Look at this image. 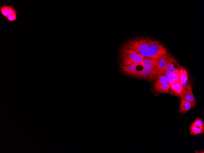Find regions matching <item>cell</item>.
I'll return each mask as SVG.
<instances>
[{"mask_svg":"<svg viewBox=\"0 0 204 153\" xmlns=\"http://www.w3.org/2000/svg\"><path fill=\"white\" fill-rule=\"evenodd\" d=\"M122 49L134 50L142 56L155 61L167 54L166 47L158 41L148 37H139L129 41Z\"/></svg>","mask_w":204,"mask_h":153,"instance_id":"6da1fadb","label":"cell"},{"mask_svg":"<svg viewBox=\"0 0 204 153\" xmlns=\"http://www.w3.org/2000/svg\"><path fill=\"white\" fill-rule=\"evenodd\" d=\"M157 61L150 59L144 60L138 64L143 68L138 71L135 77L143 78H149L151 80L156 75L158 76L160 73L157 66Z\"/></svg>","mask_w":204,"mask_h":153,"instance_id":"7a4b0ae2","label":"cell"},{"mask_svg":"<svg viewBox=\"0 0 204 153\" xmlns=\"http://www.w3.org/2000/svg\"><path fill=\"white\" fill-rule=\"evenodd\" d=\"M121 53V65L122 66L130 65L133 64H139L144 60L149 59L132 50L122 49Z\"/></svg>","mask_w":204,"mask_h":153,"instance_id":"3957f363","label":"cell"},{"mask_svg":"<svg viewBox=\"0 0 204 153\" xmlns=\"http://www.w3.org/2000/svg\"><path fill=\"white\" fill-rule=\"evenodd\" d=\"M173 57L171 54L168 53L157 60L156 64L160 74L162 73L166 70L168 62Z\"/></svg>","mask_w":204,"mask_h":153,"instance_id":"277c9868","label":"cell"},{"mask_svg":"<svg viewBox=\"0 0 204 153\" xmlns=\"http://www.w3.org/2000/svg\"><path fill=\"white\" fill-rule=\"evenodd\" d=\"M169 86L172 92L180 97L183 96L186 92L187 90H184L183 88L180 80L172 83Z\"/></svg>","mask_w":204,"mask_h":153,"instance_id":"5b68a950","label":"cell"},{"mask_svg":"<svg viewBox=\"0 0 204 153\" xmlns=\"http://www.w3.org/2000/svg\"><path fill=\"white\" fill-rule=\"evenodd\" d=\"M0 10L2 14L6 19L8 16L13 14L19 13L13 6L10 5L0 6Z\"/></svg>","mask_w":204,"mask_h":153,"instance_id":"8992f818","label":"cell"},{"mask_svg":"<svg viewBox=\"0 0 204 153\" xmlns=\"http://www.w3.org/2000/svg\"><path fill=\"white\" fill-rule=\"evenodd\" d=\"M138 64H133L130 65L122 66L120 67L122 71L126 74L135 77L139 71L137 69Z\"/></svg>","mask_w":204,"mask_h":153,"instance_id":"52a82bcc","label":"cell"},{"mask_svg":"<svg viewBox=\"0 0 204 153\" xmlns=\"http://www.w3.org/2000/svg\"><path fill=\"white\" fill-rule=\"evenodd\" d=\"M181 100H185L190 102L195 107L197 102L193 95L191 85L189 84L187 86V91L184 95L181 97Z\"/></svg>","mask_w":204,"mask_h":153,"instance_id":"ba28073f","label":"cell"},{"mask_svg":"<svg viewBox=\"0 0 204 153\" xmlns=\"http://www.w3.org/2000/svg\"><path fill=\"white\" fill-rule=\"evenodd\" d=\"M181 66L173 57L168 62L165 70L171 73L180 72Z\"/></svg>","mask_w":204,"mask_h":153,"instance_id":"9c48e42d","label":"cell"},{"mask_svg":"<svg viewBox=\"0 0 204 153\" xmlns=\"http://www.w3.org/2000/svg\"><path fill=\"white\" fill-rule=\"evenodd\" d=\"M180 79L183 88L186 90L189 84L188 83V75L186 70L182 66H181L180 71Z\"/></svg>","mask_w":204,"mask_h":153,"instance_id":"30bf717a","label":"cell"},{"mask_svg":"<svg viewBox=\"0 0 204 153\" xmlns=\"http://www.w3.org/2000/svg\"><path fill=\"white\" fill-rule=\"evenodd\" d=\"M195 107L194 105L190 102L185 100H181L179 111L180 114H184Z\"/></svg>","mask_w":204,"mask_h":153,"instance_id":"8fae6325","label":"cell"},{"mask_svg":"<svg viewBox=\"0 0 204 153\" xmlns=\"http://www.w3.org/2000/svg\"><path fill=\"white\" fill-rule=\"evenodd\" d=\"M162 73L166 77L169 85L173 82L180 80V72L173 73L165 70L163 71Z\"/></svg>","mask_w":204,"mask_h":153,"instance_id":"7c38bea8","label":"cell"},{"mask_svg":"<svg viewBox=\"0 0 204 153\" xmlns=\"http://www.w3.org/2000/svg\"><path fill=\"white\" fill-rule=\"evenodd\" d=\"M169 87V84L168 83L158 84L155 82L154 84L155 91L159 93H167Z\"/></svg>","mask_w":204,"mask_h":153,"instance_id":"4fadbf2b","label":"cell"},{"mask_svg":"<svg viewBox=\"0 0 204 153\" xmlns=\"http://www.w3.org/2000/svg\"><path fill=\"white\" fill-rule=\"evenodd\" d=\"M190 134L191 135H196L199 134L203 133L204 129L199 128L193 125L190 126Z\"/></svg>","mask_w":204,"mask_h":153,"instance_id":"5bb4252c","label":"cell"},{"mask_svg":"<svg viewBox=\"0 0 204 153\" xmlns=\"http://www.w3.org/2000/svg\"><path fill=\"white\" fill-rule=\"evenodd\" d=\"M191 124L199 128L204 129V122L201 118H197Z\"/></svg>","mask_w":204,"mask_h":153,"instance_id":"9a60e30c","label":"cell"},{"mask_svg":"<svg viewBox=\"0 0 204 153\" xmlns=\"http://www.w3.org/2000/svg\"><path fill=\"white\" fill-rule=\"evenodd\" d=\"M155 82L158 84L168 83L166 77L163 73H160L158 75L157 81Z\"/></svg>","mask_w":204,"mask_h":153,"instance_id":"2e32d148","label":"cell"},{"mask_svg":"<svg viewBox=\"0 0 204 153\" xmlns=\"http://www.w3.org/2000/svg\"><path fill=\"white\" fill-rule=\"evenodd\" d=\"M16 14H14L8 16L6 20L9 22H10L16 20L17 19Z\"/></svg>","mask_w":204,"mask_h":153,"instance_id":"e0dca14e","label":"cell"}]
</instances>
